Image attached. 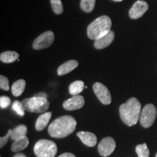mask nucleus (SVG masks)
<instances>
[{"mask_svg":"<svg viewBox=\"0 0 157 157\" xmlns=\"http://www.w3.org/2000/svg\"><path fill=\"white\" fill-rule=\"evenodd\" d=\"M76 127V121L71 116H63L56 119L48 127L51 137L63 138L74 132Z\"/></svg>","mask_w":157,"mask_h":157,"instance_id":"1","label":"nucleus"},{"mask_svg":"<svg viewBox=\"0 0 157 157\" xmlns=\"http://www.w3.org/2000/svg\"><path fill=\"white\" fill-rule=\"evenodd\" d=\"M141 104L135 98H131L119 107V114L121 121L127 126H133L140 120Z\"/></svg>","mask_w":157,"mask_h":157,"instance_id":"2","label":"nucleus"},{"mask_svg":"<svg viewBox=\"0 0 157 157\" xmlns=\"http://www.w3.org/2000/svg\"><path fill=\"white\" fill-rule=\"evenodd\" d=\"M111 20L107 15H103L93 21L87 27V36L90 39H96L105 36L111 31Z\"/></svg>","mask_w":157,"mask_h":157,"instance_id":"3","label":"nucleus"},{"mask_svg":"<svg viewBox=\"0 0 157 157\" xmlns=\"http://www.w3.org/2000/svg\"><path fill=\"white\" fill-rule=\"evenodd\" d=\"M22 105L25 111L32 113H44L50 107V103L47 98L33 96L31 98H25L22 101Z\"/></svg>","mask_w":157,"mask_h":157,"instance_id":"4","label":"nucleus"},{"mask_svg":"<svg viewBox=\"0 0 157 157\" xmlns=\"http://www.w3.org/2000/svg\"><path fill=\"white\" fill-rule=\"evenodd\" d=\"M57 145L53 141L49 140H39L34 148V154L36 157H55L57 154Z\"/></svg>","mask_w":157,"mask_h":157,"instance_id":"5","label":"nucleus"},{"mask_svg":"<svg viewBox=\"0 0 157 157\" xmlns=\"http://www.w3.org/2000/svg\"><path fill=\"white\" fill-rule=\"evenodd\" d=\"M156 117V109L153 104H147L141 111L140 124L144 128H148L154 124Z\"/></svg>","mask_w":157,"mask_h":157,"instance_id":"6","label":"nucleus"},{"mask_svg":"<svg viewBox=\"0 0 157 157\" xmlns=\"http://www.w3.org/2000/svg\"><path fill=\"white\" fill-rule=\"evenodd\" d=\"M55 39L54 33L51 31H48L43 33L35 39L33 43V48L34 50H42L48 48L52 44Z\"/></svg>","mask_w":157,"mask_h":157,"instance_id":"7","label":"nucleus"},{"mask_svg":"<svg viewBox=\"0 0 157 157\" xmlns=\"http://www.w3.org/2000/svg\"><path fill=\"white\" fill-rule=\"evenodd\" d=\"M93 90L98 100L104 105H109L111 103V93L104 84L96 82L93 84Z\"/></svg>","mask_w":157,"mask_h":157,"instance_id":"8","label":"nucleus"},{"mask_svg":"<svg viewBox=\"0 0 157 157\" xmlns=\"http://www.w3.org/2000/svg\"><path fill=\"white\" fill-rule=\"evenodd\" d=\"M116 142L111 137H104L98 147V151L101 156L107 157L111 155L115 150Z\"/></svg>","mask_w":157,"mask_h":157,"instance_id":"9","label":"nucleus"},{"mask_svg":"<svg viewBox=\"0 0 157 157\" xmlns=\"http://www.w3.org/2000/svg\"><path fill=\"white\" fill-rule=\"evenodd\" d=\"M148 3L142 0H138L135 2L131 9L129 10V15L132 19H137L142 17L145 13L148 10Z\"/></svg>","mask_w":157,"mask_h":157,"instance_id":"10","label":"nucleus"},{"mask_svg":"<svg viewBox=\"0 0 157 157\" xmlns=\"http://www.w3.org/2000/svg\"><path fill=\"white\" fill-rule=\"evenodd\" d=\"M84 105V99L82 95H73L64 101L63 106L67 111H75L81 109Z\"/></svg>","mask_w":157,"mask_h":157,"instance_id":"11","label":"nucleus"},{"mask_svg":"<svg viewBox=\"0 0 157 157\" xmlns=\"http://www.w3.org/2000/svg\"><path fill=\"white\" fill-rule=\"evenodd\" d=\"M114 36V32L111 31L107 34H105V36L96 39L95 41V43H94V46L98 50H101V49L107 48L113 41Z\"/></svg>","mask_w":157,"mask_h":157,"instance_id":"12","label":"nucleus"},{"mask_svg":"<svg viewBox=\"0 0 157 157\" xmlns=\"http://www.w3.org/2000/svg\"><path fill=\"white\" fill-rule=\"evenodd\" d=\"M76 135L79 137L82 142L88 147L95 146L97 143V137L93 133L82 131V132H78Z\"/></svg>","mask_w":157,"mask_h":157,"instance_id":"13","label":"nucleus"},{"mask_svg":"<svg viewBox=\"0 0 157 157\" xmlns=\"http://www.w3.org/2000/svg\"><path fill=\"white\" fill-rule=\"evenodd\" d=\"M78 66V61L74 60H68V61L64 63L62 65H60L58 68L57 73L59 76H63L65 74H67L72 71L74 69Z\"/></svg>","mask_w":157,"mask_h":157,"instance_id":"14","label":"nucleus"},{"mask_svg":"<svg viewBox=\"0 0 157 157\" xmlns=\"http://www.w3.org/2000/svg\"><path fill=\"white\" fill-rule=\"evenodd\" d=\"M29 144V140L28 137H26V135L21 137L14 141V143H13L11 146V151L13 152L21 151H23L25 148H26Z\"/></svg>","mask_w":157,"mask_h":157,"instance_id":"15","label":"nucleus"},{"mask_svg":"<svg viewBox=\"0 0 157 157\" xmlns=\"http://www.w3.org/2000/svg\"><path fill=\"white\" fill-rule=\"evenodd\" d=\"M51 116H52L51 112H45L39 116L35 124L36 130L42 131L47 127L51 119Z\"/></svg>","mask_w":157,"mask_h":157,"instance_id":"16","label":"nucleus"},{"mask_svg":"<svg viewBox=\"0 0 157 157\" xmlns=\"http://www.w3.org/2000/svg\"><path fill=\"white\" fill-rule=\"evenodd\" d=\"M19 54L15 51H6L0 55V60L5 63H11L18 60Z\"/></svg>","mask_w":157,"mask_h":157,"instance_id":"17","label":"nucleus"},{"mask_svg":"<svg viewBox=\"0 0 157 157\" xmlns=\"http://www.w3.org/2000/svg\"><path fill=\"white\" fill-rule=\"evenodd\" d=\"M27 127L24 124H21L18 126L15 127L14 129H12V134L10 136V139L12 140L15 141L20 137L25 136L27 134Z\"/></svg>","mask_w":157,"mask_h":157,"instance_id":"18","label":"nucleus"},{"mask_svg":"<svg viewBox=\"0 0 157 157\" xmlns=\"http://www.w3.org/2000/svg\"><path fill=\"white\" fill-rule=\"evenodd\" d=\"M25 87V81L24 79H19L12 86V93L15 97L22 95Z\"/></svg>","mask_w":157,"mask_h":157,"instance_id":"19","label":"nucleus"},{"mask_svg":"<svg viewBox=\"0 0 157 157\" xmlns=\"http://www.w3.org/2000/svg\"><path fill=\"white\" fill-rule=\"evenodd\" d=\"M84 83L82 81L78 80V81L74 82L69 86V93L72 95H78L81 93L84 89Z\"/></svg>","mask_w":157,"mask_h":157,"instance_id":"20","label":"nucleus"},{"mask_svg":"<svg viewBox=\"0 0 157 157\" xmlns=\"http://www.w3.org/2000/svg\"><path fill=\"white\" fill-rule=\"evenodd\" d=\"M95 5V0H82L80 7L82 10L86 13H91L94 10Z\"/></svg>","mask_w":157,"mask_h":157,"instance_id":"21","label":"nucleus"},{"mask_svg":"<svg viewBox=\"0 0 157 157\" xmlns=\"http://www.w3.org/2000/svg\"><path fill=\"white\" fill-rule=\"evenodd\" d=\"M135 150H136L137 154L138 155V157H149V155H150L149 149L146 143L137 145Z\"/></svg>","mask_w":157,"mask_h":157,"instance_id":"22","label":"nucleus"},{"mask_svg":"<svg viewBox=\"0 0 157 157\" xmlns=\"http://www.w3.org/2000/svg\"><path fill=\"white\" fill-rule=\"evenodd\" d=\"M51 7L52 10L56 14H62L63 12V7L62 2L60 0H50Z\"/></svg>","mask_w":157,"mask_h":157,"instance_id":"23","label":"nucleus"},{"mask_svg":"<svg viewBox=\"0 0 157 157\" xmlns=\"http://www.w3.org/2000/svg\"><path fill=\"white\" fill-rule=\"evenodd\" d=\"M13 109L21 117H23L25 115V109L23 108L22 103L18 101H15L13 104Z\"/></svg>","mask_w":157,"mask_h":157,"instance_id":"24","label":"nucleus"},{"mask_svg":"<svg viewBox=\"0 0 157 157\" xmlns=\"http://www.w3.org/2000/svg\"><path fill=\"white\" fill-rule=\"evenodd\" d=\"M0 87L1 89L6 90V91L10 90L8 78L3 75L0 76Z\"/></svg>","mask_w":157,"mask_h":157,"instance_id":"25","label":"nucleus"},{"mask_svg":"<svg viewBox=\"0 0 157 157\" xmlns=\"http://www.w3.org/2000/svg\"><path fill=\"white\" fill-rule=\"evenodd\" d=\"M10 98L7 96H1L0 98V107L1 109H6L10 105Z\"/></svg>","mask_w":157,"mask_h":157,"instance_id":"26","label":"nucleus"},{"mask_svg":"<svg viewBox=\"0 0 157 157\" xmlns=\"http://www.w3.org/2000/svg\"><path fill=\"white\" fill-rule=\"evenodd\" d=\"M12 134V129H9L8 132H7V134L5 135V136L1 137L0 138V148H3L4 146L7 144V143L8 142L9 138H10Z\"/></svg>","mask_w":157,"mask_h":157,"instance_id":"27","label":"nucleus"},{"mask_svg":"<svg viewBox=\"0 0 157 157\" xmlns=\"http://www.w3.org/2000/svg\"><path fill=\"white\" fill-rule=\"evenodd\" d=\"M34 97H39V98H48V95H47L45 93H42V92H41V93H36L34 95Z\"/></svg>","mask_w":157,"mask_h":157,"instance_id":"28","label":"nucleus"},{"mask_svg":"<svg viewBox=\"0 0 157 157\" xmlns=\"http://www.w3.org/2000/svg\"><path fill=\"white\" fill-rule=\"evenodd\" d=\"M58 157H76L75 155L71 154V153H64L61 155H60Z\"/></svg>","mask_w":157,"mask_h":157,"instance_id":"29","label":"nucleus"},{"mask_svg":"<svg viewBox=\"0 0 157 157\" xmlns=\"http://www.w3.org/2000/svg\"><path fill=\"white\" fill-rule=\"evenodd\" d=\"M13 157H26V156H25V154H21V153H20V154H15L14 156Z\"/></svg>","mask_w":157,"mask_h":157,"instance_id":"30","label":"nucleus"},{"mask_svg":"<svg viewBox=\"0 0 157 157\" xmlns=\"http://www.w3.org/2000/svg\"><path fill=\"white\" fill-rule=\"evenodd\" d=\"M113 1H115V2H121L122 0H113Z\"/></svg>","mask_w":157,"mask_h":157,"instance_id":"31","label":"nucleus"},{"mask_svg":"<svg viewBox=\"0 0 157 157\" xmlns=\"http://www.w3.org/2000/svg\"><path fill=\"white\" fill-rule=\"evenodd\" d=\"M155 157H157V154H156V156H155Z\"/></svg>","mask_w":157,"mask_h":157,"instance_id":"32","label":"nucleus"}]
</instances>
